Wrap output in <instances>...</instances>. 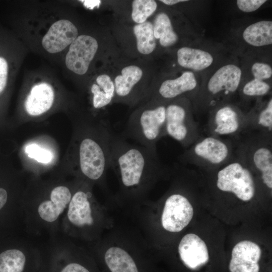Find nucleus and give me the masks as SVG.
<instances>
[{
    "label": "nucleus",
    "instance_id": "nucleus-1",
    "mask_svg": "<svg viewBox=\"0 0 272 272\" xmlns=\"http://www.w3.org/2000/svg\"><path fill=\"white\" fill-rule=\"evenodd\" d=\"M110 168L119 176L124 191L131 195L143 194L168 169L157 151L128 142L113 132L110 144Z\"/></svg>",
    "mask_w": 272,
    "mask_h": 272
},
{
    "label": "nucleus",
    "instance_id": "nucleus-2",
    "mask_svg": "<svg viewBox=\"0 0 272 272\" xmlns=\"http://www.w3.org/2000/svg\"><path fill=\"white\" fill-rule=\"evenodd\" d=\"M73 192L68 186L59 184L45 190L44 194L22 197V222L26 231L33 235L47 234L51 240L56 238Z\"/></svg>",
    "mask_w": 272,
    "mask_h": 272
},
{
    "label": "nucleus",
    "instance_id": "nucleus-3",
    "mask_svg": "<svg viewBox=\"0 0 272 272\" xmlns=\"http://www.w3.org/2000/svg\"><path fill=\"white\" fill-rule=\"evenodd\" d=\"M113 132L109 123L101 121L94 123L90 133L80 139L77 150L79 169L88 180L100 181L110 168V144Z\"/></svg>",
    "mask_w": 272,
    "mask_h": 272
},
{
    "label": "nucleus",
    "instance_id": "nucleus-4",
    "mask_svg": "<svg viewBox=\"0 0 272 272\" xmlns=\"http://www.w3.org/2000/svg\"><path fill=\"white\" fill-rule=\"evenodd\" d=\"M78 188L62 217L60 230L70 236L92 239L98 230L99 210L89 187Z\"/></svg>",
    "mask_w": 272,
    "mask_h": 272
},
{
    "label": "nucleus",
    "instance_id": "nucleus-5",
    "mask_svg": "<svg viewBox=\"0 0 272 272\" xmlns=\"http://www.w3.org/2000/svg\"><path fill=\"white\" fill-rule=\"evenodd\" d=\"M235 151V142L231 139L202 135L178 158L183 165L195 166L210 173L230 161Z\"/></svg>",
    "mask_w": 272,
    "mask_h": 272
},
{
    "label": "nucleus",
    "instance_id": "nucleus-6",
    "mask_svg": "<svg viewBox=\"0 0 272 272\" xmlns=\"http://www.w3.org/2000/svg\"><path fill=\"white\" fill-rule=\"evenodd\" d=\"M166 107L160 104L137 111L130 116L120 135L126 140L131 139L139 145L156 151L158 141L167 135Z\"/></svg>",
    "mask_w": 272,
    "mask_h": 272
},
{
    "label": "nucleus",
    "instance_id": "nucleus-7",
    "mask_svg": "<svg viewBox=\"0 0 272 272\" xmlns=\"http://www.w3.org/2000/svg\"><path fill=\"white\" fill-rule=\"evenodd\" d=\"M210 173L215 176L216 187L221 192L231 194L243 201H250L254 197L255 176L236 147L231 160Z\"/></svg>",
    "mask_w": 272,
    "mask_h": 272
},
{
    "label": "nucleus",
    "instance_id": "nucleus-8",
    "mask_svg": "<svg viewBox=\"0 0 272 272\" xmlns=\"http://www.w3.org/2000/svg\"><path fill=\"white\" fill-rule=\"evenodd\" d=\"M235 142L249 168L268 189H272V138L245 132Z\"/></svg>",
    "mask_w": 272,
    "mask_h": 272
},
{
    "label": "nucleus",
    "instance_id": "nucleus-9",
    "mask_svg": "<svg viewBox=\"0 0 272 272\" xmlns=\"http://www.w3.org/2000/svg\"><path fill=\"white\" fill-rule=\"evenodd\" d=\"M185 102H172L166 107L165 129L167 135L186 149L202 136L198 123Z\"/></svg>",
    "mask_w": 272,
    "mask_h": 272
},
{
    "label": "nucleus",
    "instance_id": "nucleus-10",
    "mask_svg": "<svg viewBox=\"0 0 272 272\" xmlns=\"http://www.w3.org/2000/svg\"><path fill=\"white\" fill-rule=\"evenodd\" d=\"M247 125V114L223 104L210 111L205 132L208 135L236 140L245 131Z\"/></svg>",
    "mask_w": 272,
    "mask_h": 272
},
{
    "label": "nucleus",
    "instance_id": "nucleus-11",
    "mask_svg": "<svg viewBox=\"0 0 272 272\" xmlns=\"http://www.w3.org/2000/svg\"><path fill=\"white\" fill-rule=\"evenodd\" d=\"M241 69L236 65L229 64L219 69L211 77L204 92L205 108L210 111L218 106V102L224 101L238 89L241 77Z\"/></svg>",
    "mask_w": 272,
    "mask_h": 272
},
{
    "label": "nucleus",
    "instance_id": "nucleus-12",
    "mask_svg": "<svg viewBox=\"0 0 272 272\" xmlns=\"http://www.w3.org/2000/svg\"><path fill=\"white\" fill-rule=\"evenodd\" d=\"M193 216V207L187 197L181 193L173 192L165 200L162 225L169 232H179L188 225Z\"/></svg>",
    "mask_w": 272,
    "mask_h": 272
},
{
    "label": "nucleus",
    "instance_id": "nucleus-13",
    "mask_svg": "<svg viewBox=\"0 0 272 272\" xmlns=\"http://www.w3.org/2000/svg\"><path fill=\"white\" fill-rule=\"evenodd\" d=\"M98 47V42L94 37L87 35L78 36L71 44L66 55V67L77 74H85Z\"/></svg>",
    "mask_w": 272,
    "mask_h": 272
},
{
    "label": "nucleus",
    "instance_id": "nucleus-14",
    "mask_svg": "<svg viewBox=\"0 0 272 272\" xmlns=\"http://www.w3.org/2000/svg\"><path fill=\"white\" fill-rule=\"evenodd\" d=\"M261 250L248 240L238 242L233 248L229 268L231 272H259Z\"/></svg>",
    "mask_w": 272,
    "mask_h": 272
},
{
    "label": "nucleus",
    "instance_id": "nucleus-15",
    "mask_svg": "<svg viewBox=\"0 0 272 272\" xmlns=\"http://www.w3.org/2000/svg\"><path fill=\"white\" fill-rule=\"evenodd\" d=\"M78 34L77 28L71 21L60 20L50 26L42 38V44L48 52L57 53L71 44Z\"/></svg>",
    "mask_w": 272,
    "mask_h": 272
},
{
    "label": "nucleus",
    "instance_id": "nucleus-16",
    "mask_svg": "<svg viewBox=\"0 0 272 272\" xmlns=\"http://www.w3.org/2000/svg\"><path fill=\"white\" fill-rule=\"evenodd\" d=\"M178 252L183 263L192 269L206 264L209 259L206 244L193 233L187 234L181 239L178 245Z\"/></svg>",
    "mask_w": 272,
    "mask_h": 272
},
{
    "label": "nucleus",
    "instance_id": "nucleus-17",
    "mask_svg": "<svg viewBox=\"0 0 272 272\" xmlns=\"http://www.w3.org/2000/svg\"><path fill=\"white\" fill-rule=\"evenodd\" d=\"M54 91L52 87L45 83L35 85L28 96L25 108L31 115H39L51 107L54 100Z\"/></svg>",
    "mask_w": 272,
    "mask_h": 272
},
{
    "label": "nucleus",
    "instance_id": "nucleus-18",
    "mask_svg": "<svg viewBox=\"0 0 272 272\" xmlns=\"http://www.w3.org/2000/svg\"><path fill=\"white\" fill-rule=\"evenodd\" d=\"M196 86L194 74L186 71L177 78L164 81L158 89V95L163 100H171L194 90Z\"/></svg>",
    "mask_w": 272,
    "mask_h": 272
},
{
    "label": "nucleus",
    "instance_id": "nucleus-19",
    "mask_svg": "<svg viewBox=\"0 0 272 272\" xmlns=\"http://www.w3.org/2000/svg\"><path fill=\"white\" fill-rule=\"evenodd\" d=\"M245 132L257 133L272 138L271 98L258 111H252L247 114V125L244 132Z\"/></svg>",
    "mask_w": 272,
    "mask_h": 272
},
{
    "label": "nucleus",
    "instance_id": "nucleus-20",
    "mask_svg": "<svg viewBox=\"0 0 272 272\" xmlns=\"http://www.w3.org/2000/svg\"><path fill=\"white\" fill-rule=\"evenodd\" d=\"M143 76L142 70L135 65H129L121 70V75L117 76L114 80L115 95L123 100H133V89Z\"/></svg>",
    "mask_w": 272,
    "mask_h": 272
},
{
    "label": "nucleus",
    "instance_id": "nucleus-21",
    "mask_svg": "<svg viewBox=\"0 0 272 272\" xmlns=\"http://www.w3.org/2000/svg\"><path fill=\"white\" fill-rule=\"evenodd\" d=\"M179 64L194 71H201L210 66L213 62L212 55L203 50L188 47H181L177 52Z\"/></svg>",
    "mask_w": 272,
    "mask_h": 272
},
{
    "label": "nucleus",
    "instance_id": "nucleus-22",
    "mask_svg": "<svg viewBox=\"0 0 272 272\" xmlns=\"http://www.w3.org/2000/svg\"><path fill=\"white\" fill-rule=\"evenodd\" d=\"M104 259L111 272H139L131 256L120 247L109 248L105 252Z\"/></svg>",
    "mask_w": 272,
    "mask_h": 272
},
{
    "label": "nucleus",
    "instance_id": "nucleus-23",
    "mask_svg": "<svg viewBox=\"0 0 272 272\" xmlns=\"http://www.w3.org/2000/svg\"><path fill=\"white\" fill-rule=\"evenodd\" d=\"M248 44L256 47L272 43V22L260 21L247 27L242 34Z\"/></svg>",
    "mask_w": 272,
    "mask_h": 272
},
{
    "label": "nucleus",
    "instance_id": "nucleus-24",
    "mask_svg": "<svg viewBox=\"0 0 272 272\" xmlns=\"http://www.w3.org/2000/svg\"><path fill=\"white\" fill-rule=\"evenodd\" d=\"M153 33L155 39L159 40L164 47L170 46L178 40V36L174 31L171 20L164 13L158 14L155 18Z\"/></svg>",
    "mask_w": 272,
    "mask_h": 272
},
{
    "label": "nucleus",
    "instance_id": "nucleus-25",
    "mask_svg": "<svg viewBox=\"0 0 272 272\" xmlns=\"http://www.w3.org/2000/svg\"><path fill=\"white\" fill-rule=\"evenodd\" d=\"M133 33L138 51L143 54L152 53L156 46L153 24L149 21L138 24L133 27Z\"/></svg>",
    "mask_w": 272,
    "mask_h": 272
},
{
    "label": "nucleus",
    "instance_id": "nucleus-26",
    "mask_svg": "<svg viewBox=\"0 0 272 272\" xmlns=\"http://www.w3.org/2000/svg\"><path fill=\"white\" fill-rule=\"evenodd\" d=\"M157 4L153 0H134L132 3L131 18L138 24L146 21L156 11Z\"/></svg>",
    "mask_w": 272,
    "mask_h": 272
},
{
    "label": "nucleus",
    "instance_id": "nucleus-27",
    "mask_svg": "<svg viewBox=\"0 0 272 272\" xmlns=\"http://www.w3.org/2000/svg\"><path fill=\"white\" fill-rule=\"evenodd\" d=\"M22 201H12L10 192L6 187L0 186V215L4 211H9L20 217L22 220Z\"/></svg>",
    "mask_w": 272,
    "mask_h": 272
},
{
    "label": "nucleus",
    "instance_id": "nucleus-28",
    "mask_svg": "<svg viewBox=\"0 0 272 272\" xmlns=\"http://www.w3.org/2000/svg\"><path fill=\"white\" fill-rule=\"evenodd\" d=\"M270 87L263 81L253 79L245 84L242 89V93L247 97H261L266 95Z\"/></svg>",
    "mask_w": 272,
    "mask_h": 272
},
{
    "label": "nucleus",
    "instance_id": "nucleus-29",
    "mask_svg": "<svg viewBox=\"0 0 272 272\" xmlns=\"http://www.w3.org/2000/svg\"><path fill=\"white\" fill-rule=\"evenodd\" d=\"M25 152L29 157L41 163H48L52 158V153L50 151L41 148L35 144L26 146Z\"/></svg>",
    "mask_w": 272,
    "mask_h": 272
},
{
    "label": "nucleus",
    "instance_id": "nucleus-30",
    "mask_svg": "<svg viewBox=\"0 0 272 272\" xmlns=\"http://www.w3.org/2000/svg\"><path fill=\"white\" fill-rule=\"evenodd\" d=\"M91 91L93 94V105L96 109L107 106L113 100L97 84L92 85Z\"/></svg>",
    "mask_w": 272,
    "mask_h": 272
},
{
    "label": "nucleus",
    "instance_id": "nucleus-31",
    "mask_svg": "<svg viewBox=\"0 0 272 272\" xmlns=\"http://www.w3.org/2000/svg\"><path fill=\"white\" fill-rule=\"evenodd\" d=\"M251 72L255 79L263 81L272 75L271 67L267 63L255 62L251 67Z\"/></svg>",
    "mask_w": 272,
    "mask_h": 272
},
{
    "label": "nucleus",
    "instance_id": "nucleus-32",
    "mask_svg": "<svg viewBox=\"0 0 272 272\" xmlns=\"http://www.w3.org/2000/svg\"><path fill=\"white\" fill-rule=\"evenodd\" d=\"M97 84L110 97L115 96V87L110 77L105 74L99 76L96 79Z\"/></svg>",
    "mask_w": 272,
    "mask_h": 272
},
{
    "label": "nucleus",
    "instance_id": "nucleus-33",
    "mask_svg": "<svg viewBox=\"0 0 272 272\" xmlns=\"http://www.w3.org/2000/svg\"><path fill=\"white\" fill-rule=\"evenodd\" d=\"M266 2L265 0H238L237 5L241 11L249 13L256 11Z\"/></svg>",
    "mask_w": 272,
    "mask_h": 272
},
{
    "label": "nucleus",
    "instance_id": "nucleus-34",
    "mask_svg": "<svg viewBox=\"0 0 272 272\" xmlns=\"http://www.w3.org/2000/svg\"><path fill=\"white\" fill-rule=\"evenodd\" d=\"M8 65L6 60L0 57V94L4 90L7 81Z\"/></svg>",
    "mask_w": 272,
    "mask_h": 272
},
{
    "label": "nucleus",
    "instance_id": "nucleus-35",
    "mask_svg": "<svg viewBox=\"0 0 272 272\" xmlns=\"http://www.w3.org/2000/svg\"><path fill=\"white\" fill-rule=\"evenodd\" d=\"M59 272H90L85 266L82 264L71 261L62 266Z\"/></svg>",
    "mask_w": 272,
    "mask_h": 272
},
{
    "label": "nucleus",
    "instance_id": "nucleus-36",
    "mask_svg": "<svg viewBox=\"0 0 272 272\" xmlns=\"http://www.w3.org/2000/svg\"><path fill=\"white\" fill-rule=\"evenodd\" d=\"M84 5L87 8L93 9L96 5H99L100 1H84Z\"/></svg>",
    "mask_w": 272,
    "mask_h": 272
},
{
    "label": "nucleus",
    "instance_id": "nucleus-37",
    "mask_svg": "<svg viewBox=\"0 0 272 272\" xmlns=\"http://www.w3.org/2000/svg\"><path fill=\"white\" fill-rule=\"evenodd\" d=\"M187 1L186 0H161L160 2L163 3L164 4L167 5H173L176 4L181 3V2H185Z\"/></svg>",
    "mask_w": 272,
    "mask_h": 272
}]
</instances>
